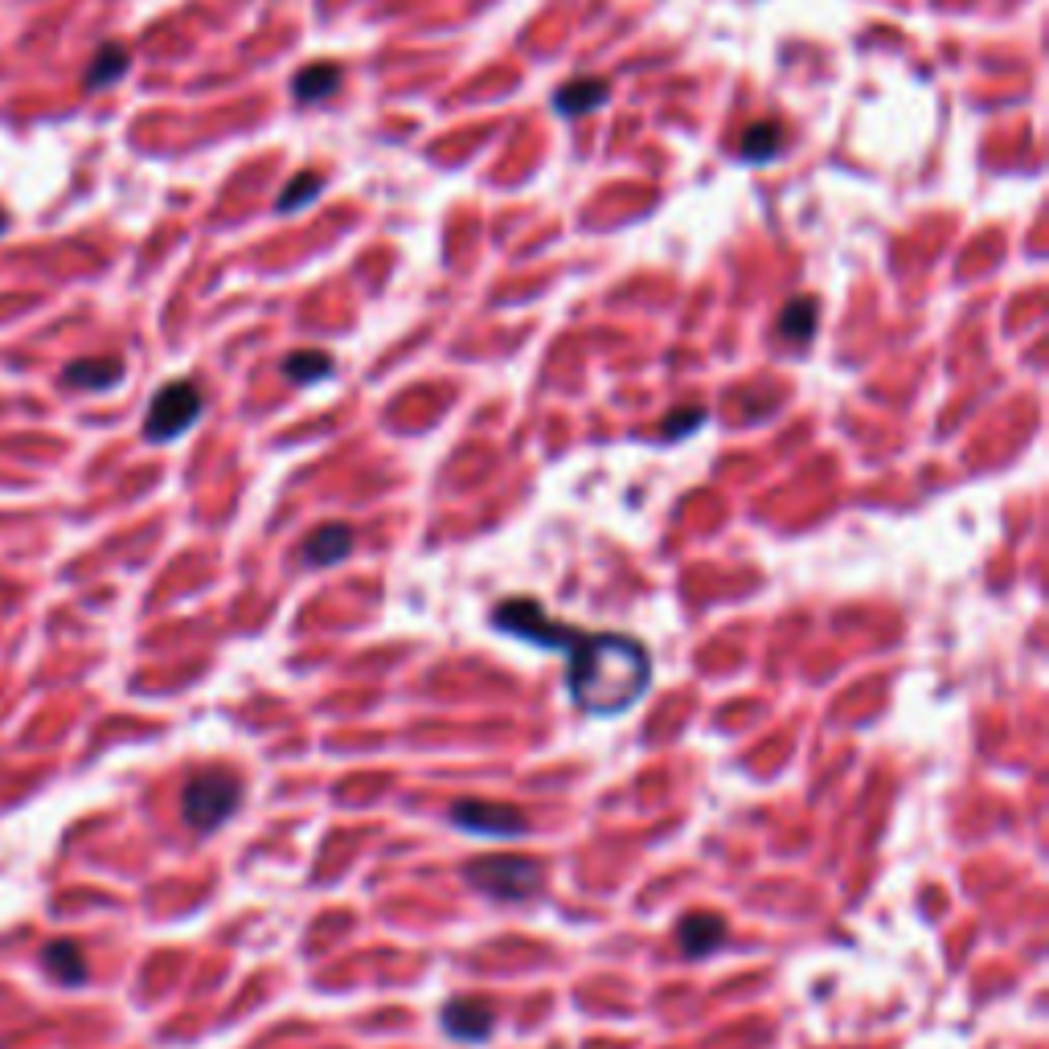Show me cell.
Listing matches in <instances>:
<instances>
[{
	"label": "cell",
	"mask_w": 1049,
	"mask_h": 1049,
	"mask_svg": "<svg viewBox=\"0 0 1049 1049\" xmlns=\"http://www.w3.org/2000/svg\"><path fill=\"white\" fill-rule=\"evenodd\" d=\"M496 627L529 643H542V648H562L566 652V689L578 710L594 713V718H615L648 694L652 661H648V648L631 636H615V631L582 636L575 627L554 624L538 599L501 603Z\"/></svg>",
	"instance_id": "obj_1"
},
{
	"label": "cell",
	"mask_w": 1049,
	"mask_h": 1049,
	"mask_svg": "<svg viewBox=\"0 0 1049 1049\" xmlns=\"http://www.w3.org/2000/svg\"><path fill=\"white\" fill-rule=\"evenodd\" d=\"M284 373L291 382H300V386H312V382H321V377L333 373V357L321 353V349H304V353H291L284 361Z\"/></svg>",
	"instance_id": "obj_14"
},
{
	"label": "cell",
	"mask_w": 1049,
	"mask_h": 1049,
	"mask_svg": "<svg viewBox=\"0 0 1049 1049\" xmlns=\"http://www.w3.org/2000/svg\"><path fill=\"white\" fill-rule=\"evenodd\" d=\"M451 820L468 832H484V836H517L529 829V816L521 808H508V804H475L463 799L451 808Z\"/></svg>",
	"instance_id": "obj_5"
},
{
	"label": "cell",
	"mask_w": 1049,
	"mask_h": 1049,
	"mask_svg": "<svg viewBox=\"0 0 1049 1049\" xmlns=\"http://www.w3.org/2000/svg\"><path fill=\"white\" fill-rule=\"evenodd\" d=\"M340 86V67H333V62H316V67H308L300 79H296V99L300 103H321L328 99L333 91Z\"/></svg>",
	"instance_id": "obj_13"
},
{
	"label": "cell",
	"mask_w": 1049,
	"mask_h": 1049,
	"mask_svg": "<svg viewBox=\"0 0 1049 1049\" xmlns=\"http://www.w3.org/2000/svg\"><path fill=\"white\" fill-rule=\"evenodd\" d=\"M677 943L685 955L706 960V955H713V951L726 943V923H722L718 914H689L677 927Z\"/></svg>",
	"instance_id": "obj_7"
},
{
	"label": "cell",
	"mask_w": 1049,
	"mask_h": 1049,
	"mask_svg": "<svg viewBox=\"0 0 1049 1049\" xmlns=\"http://www.w3.org/2000/svg\"><path fill=\"white\" fill-rule=\"evenodd\" d=\"M706 423V410L701 407H680L673 419H664V439H680L685 431H694V426Z\"/></svg>",
	"instance_id": "obj_18"
},
{
	"label": "cell",
	"mask_w": 1049,
	"mask_h": 1049,
	"mask_svg": "<svg viewBox=\"0 0 1049 1049\" xmlns=\"http://www.w3.org/2000/svg\"><path fill=\"white\" fill-rule=\"evenodd\" d=\"M783 153V132H779L775 119H762V123H750L743 136V156L755 160V165H767Z\"/></svg>",
	"instance_id": "obj_12"
},
{
	"label": "cell",
	"mask_w": 1049,
	"mask_h": 1049,
	"mask_svg": "<svg viewBox=\"0 0 1049 1049\" xmlns=\"http://www.w3.org/2000/svg\"><path fill=\"white\" fill-rule=\"evenodd\" d=\"M41 964H46V972H50L53 980H62V984H83L86 980L83 948H79V943H70V939H58V943H50V948L41 951Z\"/></svg>",
	"instance_id": "obj_9"
},
{
	"label": "cell",
	"mask_w": 1049,
	"mask_h": 1049,
	"mask_svg": "<svg viewBox=\"0 0 1049 1049\" xmlns=\"http://www.w3.org/2000/svg\"><path fill=\"white\" fill-rule=\"evenodd\" d=\"M607 95L611 91L603 79H575V83H566L558 91V111L562 116H587L594 107H603Z\"/></svg>",
	"instance_id": "obj_10"
},
{
	"label": "cell",
	"mask_w": 1049,
	"mask_h": 1049,
	"mask_svg": "<svg viewBox=\"0 0 1049 1049\" xmlns=\"http://www.w3.org/2000/svg\"><path fill=\"white\" fill-rule=\"evenodd\" d=\"M123 70H128V50H123V46H103V50L95 53V62H91V70H86V86H91V91L111 86L116 79H123Z\"/></svg>",
	"instance_id": "obj_15"
},
{
	"label": "cell",
	"mask_w": 1049,
	"mask_h": 1049,
	"mask_svg": "<svg viewBox=\"0 0 1049 1049\" xmlns=\"http://www.w3.org/2000/svg\"><path fill=\"white\" fill-rule=\"evenodd\" d=\"M321 193V172H300L284 193H279V214H291L296 205H308Z\"/></svg>",
	"instance_id": "obj_17"
},
{
	"label": "cell",
	"mask_w": 1049,
	"mask_h": 1049,
	"mask_svg": "<svg viewBox=\"0 0 1049 1049\" xmlns=\"http://www.w3.org/2000/svg\"><path fill=\"white\" fill-rule=\"evenodd\" d=\"M779 333L787 340H812V333H816V304L812 300H792V304L783 308V316H779Z\"/></svg>",
	"instance_id": "obj_16"
},
{
	"label": "cell",
	"mask_w": 1049,
	"mask_h": 1049,
	"mask_svg": "<svg viewBox=\"0 0 1049 1049\" xmlns=\"http://www.w3.org/2000/svg\"><path fill=\"white\" fill-rule=\"evenodd\" d=\"M238 799H242V779L234 771H197L181 792V816L193 832H214L234 816Z\"/></svg>",
	"instance_id": "obj_3"
},
{
	"label": "cell",
	"mask_w": 1049,
	"mask_h": 1049,
	"mask_svg": "<svg viewBox=\"0 0 1049 1049\" xmlns=\"http://www.w3.org/2000/svg\"><path fill=\"white\" fill-rule=\"evenodd\" d=\"M4 226H9V218H4V209H0V234H4Z\"/></svg>",
	"instance_id": "obj_19"
},
{
	"label": "cell",
	"mask_w": 1049,
	"mask_h": 1049,
	"mask_svg": "<svg viewBox=\"0 0 1049 1049\" xmlns=\"http://www.w3.org/2000/svg\"><path fill=\"white\" fill-rule=\"evenodd\" d=\"M353 554V529L349 524H321L304 542L308 566H337Z\"/></svg>",
	"instance_id": "obj_8"
},
{
	"label": "cell",
	"mask_w": 1049,
	"mask_h": 1049,
	"mask_svg": "<svg viewBox=\"0 0 1049 1049\" xmlns=\"http://www.w3.org/2000/svg\"><path fill=\"white\" fill-rule=\"evenodd\" d=\"M468 885H475L480 894L496 897V902H524L542 890V861L521 857V853H492V857H472L463 865Z\"/></svg>",
	"instance_id": "obj_2"
},
{
	"label": "cell",
	"mask_w": 1049,
	"mask_h": 1049,
	"mask_svg": "<svg viewBox=\"0 0 1049 1049\" xmlns=\"http://www.w3.org/2000/svg\"><path fill=\"white\" fill-rule=\"evenodd\" d=\"M496 1025V1013L480 1000H451L443 1009V1029L451 1033L456 1041H484Z\"/></svg>",
	"instance_id": "obj_6"
},
{
	"label": "cell",
	"mask_w": 1049,
	"mask_h": 1049,
	"mask_svg": "<svg viewBox=\"0 0 1049 1049\" xmlns=\"http://www.w3.org/2000/svg\"><path fill=\"white\" fill-rule=\"evenodd\" d=\"M202 407H205V398H202V389L193 386V382H169V386H165L153 398V407H148L144 435H148L153 443L181 439L189 426L197 423Z\"/></svg>",
	"instance_id": "obj_4"
},
{
	"label": "cell",
	"mask_w": 1049,
	"mask_h": 1049,
	"mask_svg": "<svg viewBox=\"0 0 1049 1049\" xmlns=\"http://www.w3.org/2000/svg\"><path fill=\"white\" fill-rule=\"evenodd\" d=\"M123 377V365H119L116 357H99V361H74V365H67V373H62V382L67 386H83V389H111Z\"/></svg>",
	"instance_id": "obj_11"
}]
</instances>
